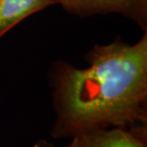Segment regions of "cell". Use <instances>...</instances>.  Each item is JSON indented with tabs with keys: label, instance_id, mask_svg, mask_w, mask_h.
I'll return each instance as SVG.
<instances>
[{
	"label": "cell",
	"instance_id": "5",
	"mask_svg": "<svg viewBox=\"0 0 147 147\" xmlns=\"http://www.w3.org/2000/svg\"><path fill=\"white\" fill-rule=\"evenodd\" d=\"M34 147H55L52 142H48L45 140H39L38 142H36V144L34 145Z\"/></svg>",
	"mask_w": 147,
	"mask_h": 147
},
{
	"label": "cell",
	"instance_id": "1",
	"mask_svg": "<svg viewBox=\"0 0 147 147\" xmlns=\"http://www.w3.org/2000/svg\"><path fill=\"white\" fill-rule=\"evenodd\" d=\"M80 69L66 61L49 72L54 139L111 127L147 126V31L134 44H96Z\"/></svg>",
	"mask_w": 147,
	"mask_h": 147
},
{
	"label": "cell",
	"instance_id": "3",
	"mask_svg": "<svg viewBox=\"0 0 147 147\" xmlns=\"http://www.w3.org/2000/svg\"><path fill=\"white\" fill-rule=\"evenodd\" d=\"M146 126L98 129L72 137L65 147H147Z\"/></svg>",
	"mask_w": 147,
	"mask_h": 147
},
{
	"label": "cell",
	"instance_id": "2",
	"mask_svg": "<svg viewBox=\"0 0 147 147\" xmlns=\"http://www.w3.org/2000/svg\"><path fill=\"white\" fill-rule=\"evenodd\" d=\"M67 13L81 17L117 13L147 31V0H58Z\"/></svg>",
	"mask_w": 147,
	"mask_h": 147
},
{
	"label": "cell",
	"instance_id": "4",
	"mask_svg": "<svg viewBox=\"0 0 147 147\" xmlns=\"http://www.w3.org/2000/svg\"><path fill=\"white\" fill-rule=\"evenodd\" d=\"M57 4L58 0H0V38L32 14Z\"/></svg>",
	"mask_w": 147,
	"mask_h": 147
}]
</instances>
